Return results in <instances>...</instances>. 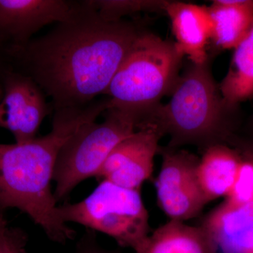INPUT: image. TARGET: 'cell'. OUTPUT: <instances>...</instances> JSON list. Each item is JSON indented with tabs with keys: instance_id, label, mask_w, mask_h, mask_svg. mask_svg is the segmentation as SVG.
I'll use <instances>...</instances> for the list:
<instances>
[{
	"instance_id": "1",
	"label": "cell",
	"mask_w": 253,
	"mask_h": 253,
	"mask_svg": "<svg viewBox=\"0 0 253 253\" xmlns=\"http://www.w3.org/2000/svg\"><path fill=\"white\" fill-rule=\"evenodd\" d=\"M142 31L126 20L108 21L83 1L78 12L7 59L31 78L54 110L83 107L104 94Z\"/></svg>"
},
{
	"instance_id": "2",
	"label": "cell",
	"mask_w": 253,
	"mask_h": 253,
	"mask_svg": "<svg viewBox=\"0 0 253 253\" xmlns=\"http://www.w3.org/2000/svg\"><path fill=\"white\" fill-rule=\"evenodd\" d=\"M109 109V99L83 107L54 110L51 131L23 144H0V208H17L41 226L48 237L64 244L75 231L61 220L51 191L63 145L86 123Z\"/></svg>"
},
{
	"instance_id": "3",
	"label": "cell",
	"mask_w": 253,
	"mask_h": 253,
	"mask_svg": "<svg viewBox=\"0 0 253 253\" xmlns=\"http://www.w3.org/2000/svg\"><path fill=\"white\" fill-rule=\"evenodd\" d=\"M167 104H159L145 121L170 138L168 147L196 145L205 149L226 144L233 133L236 110L226 105L209 61L190 62L179 75Z\"/></svg>"
},
{
	"instance_id": "4",
	"label": "cell",
	"mask_w": 253,
	"mask_h": 253,
	"mask_svg": "<svg viewBox=\"0 0 253 253\" xmlns=\"http://www.w3.org/2000/svg\"><path fill=\"white\" fill-rule=\"evenodd\" d=\"M184 56L174 42L141 31L104 93L109 108L134 113L144 125L163 96L172 92Z\"/></svg>"
},
{
	"instance_id": "5",
	"label": "cell",
	"mask_w": 253,
	"mask_h": 253,
	"mask_svg": "<svg viewBox=\"0 0 253 253\" xmlns=\"http://www.w3.org/2000/svg\"><path fill=\"white\" fill-rule=\"evenodd\" d=\"M63 222L76 223L136 251L149 235V213L140 190L102 179L87 197L58 206Z\"/></svg>"
},
{
	"instance_id": "6",
	"label": "cell",
	"mask_w": 253,
	"mask_h": 253,
	"mask_svg": "<svg viewBox=\"0 0 253 253\" xmlns=\"http://www.w3.org/2000/svg\"><path fill=\"white\" fill-rule=\"evenodd\" d=\"M104 114L103 122L83 125L60 151L53 181L57 202L82 181L96 176L115 147L142 126L140 118L123 110L109 108Z\"/></svg>"
},
{
	"instance_id": "7",
	"label": "cell",
	"mask_w": 253,
	"mask_h": 253,
	"mask_svg": "<svg viewBox=\"0 0 253 253\" xmlns=\"http://www.w3.org/2000/svg\"><path fill=\"white\" fill-rule=\"evenodd\" d=\"M162 156L156 179L158 205L169 220L192 219L208 204L197 176L199 158L179 148L159 149Z\"/></svg>"
},
{
	"instance_id": "8",
	"label": "cell",
	"mask_w": 253,
	"mask_h": 253,
	"mask_svg": "<svg viewBox=\"0 0 253 253\" xmlns=\"http://www.w3.org/2000/svg\"><path fill=\"white\" fill-rule=\"evenodd\" d=\"M82 6L83 1L0 0V56L6 63L42 28L67 21Z\"/></svg>"
},
{
	"instance_id": "9",
	"label": "cell",
	"mask_w": 253,
	"mask_h": 253,
	"mask_svg": "<svg viewBox=\"0 0 253 253\" xmlns=\"http://www.w3.org/2000/svg\"><path fill=\"white\" fill-rule=\"evenodd\" d=\"M0 84L1 127L12 133L17 144L36 139L43 120L53 109L44 91L31 78L11 68L2 73Z\"/></svg>"
},
{
	"instance_id": "10",
	"label": "cell",
	"mask_w": 253,
	"mask_h": 253,
	"mask_svg": "<svg viewBox=\"0 0 253 253\" xmlns=\"http://www.w3.org/2000/svg\"><path fill=\"white\" fill-rule=\"evenodd\" d=\"M162 134L154 125L146 124L115 147L96 177L128 189L140 190L154 170Z\"/></svg>"
},
{
	"instance_id": "11",
	"label": "cell",
	"mask_w": 253,
	"mask_h": 253,
	"mask_svg": "<svg viewBox=\"0 0 253 253\" xmlns=\"http://www.w3.org/2000/svg\"><path fill=\"white\" fill-rule=\"evenodd\" d=\"M201 226L217 253H253V202L224 201L208 214Z\"/></svg>"
},
{
	"instance_id": "12",
	"label": "cell",
	"mask_w": 253,
	"mask_h": 253,
	"mask_svg": "<svg viewBox=\"0 0 253 253\" xmlns=\"http://www.w3.org/2000/svg\"><path fill=\"white\" fill-rule=\"evenodd\" d=\"M166 14L170 20L176 46L190 62L208 61L207 47L212 38V24L208 8L204 6L168 1Z\"/></svg>"
},
{
	"instance_id": "13",
	"label": "cell",
	"mask_w": 253,
	"mask_h": 253,
	"mask_svg": "<svg viewBox=\"0 0 253 253\" xmlns=\"http://www.w3.org/2000/svg\"><path fill=\"white\" fill-rule=\"evenodd\" d=\"M199 159L197 176L208 203L226 197L235 181L241 154L226 144H217L205 149Z\"/></svg>"
},
{
	"instance_id": "14",
	"label": "cell",
	"mask_w": 253,
	"mask_h": 253,
	"mask_svg": "<svg viewBox=\"0 0 253 253\" xmlns=\"http://www.w3.org/2000/svg\"><path fill=\"white\" fill-rule=\"evenodd\" d=\"M212 20L213 45L234 49L253 24V0H216L208 6Z\"/></svg>"
},
{
	"instance_id": "15",
	"label": "cell",
	"mask_w": 253,
	"mask_h": 253,
	"mask_svg": "<svg viewBox=\"0 0 253 253\" xmlns=\"http://www.w3.org/2000/svg\"><path fill=\"white\" fill-rule=\"evenodd\" d=\"M135 253H217L201 226L169 220L149 235Z\"/></svg>"
},
{
	"instance_id": "16",
	"label": "cell",
	"mask_w": 253,
	"mask_h": 253,
	"mask_svg": "<svg viewBox=\"0 0 253 253\" xmlns=\"http://www.w3.org/2000/svg\"><path fill=\"white\" fill-rule=\"evenodd\" d=\"M226 105L237 109L241 103L253 98V24L234 49L226 76L219 84Z\"/></svg>"
},
{
	"instance_id": "17",
	"label": "cell",
	"mask_w": 253,
	"mask_h": 253,
	"mask_svg": "<svg viewBox=\"0 0 253 253\" xmlns=\"http://www.w3.org/2000/svg\"><path fill=\"white\" fill-rule=\"evenodd\" d=\"M101 18L108 21L123 20L126 16L139 12H155L166 10L168 1L157 0H87Z\"/></svg>"
},
{
	"instance_id": "18",
	"label": "cell",
	"mask_w": 253,
	"mask_h": 253,
	"mask_svg": "<svg viewBox=\"0 0 253 253\" xmlns=\"http://www.w3.org/2000/svg\"><path fill=\"white\" fill-rule=\"evenodd\" d=\"M226 201L236 205L253 202V160L251 158L241 156L235 181Z\"/></svg>"
},
{
	"instance_id": "19",
	"label": "cell",
	"mask_w": 253,
	"mask_h": 253,
	"mask_svg": "<svg viewBox=\"0 0 253 253\" xmlns=\"http://www.w3.org/2000/svg\"><path fill=\"white\" fill-rule=\"evenodd\" d=\"M26 240L21 229L11 227L4 214L0 216V253H26Z\"/></svg>"
},
{
	"instance_id": "20",
	"label": "cell",
	"mask_w": 253,
	"mask_h": 253,
	"mask_svg": "<svg viewBox=\"0 0 253 253\" xmlns=\"http://www.w3.org/2000/svg\"><path fill=\"white\" fill-rule=\"evenodd\" d=\"M228 144L234 146V149L241 156L253 160V139H243L233 135L228 141Z\"/></svg>"
},
{
	"instance_id": "21",
	"label": "cell",
	"mask_w": 253,
	"mask_h": 253,
	"mask_svg": "<svg viewBox=\"0 0 253 253\" xmlns=\"http://www.w3.org/2000/svg\"><path fill=\"white\" fill-rule=\"evenodd\" d=\"M76 253H116L111 251H105L101 249L97 245L95 244L94 240L91 239L89 236V233L87 236L82 240L81 244L79 245L78 251Z\"/></svg>"
},
{
	"instance_id": "22",
	"label": "cell",
	"mask_w": 253,
	"mask_h": 253,
	"mask_svg": "<svg viewBox=\"0 0 253 253\" xmlns=\"http://www.w3.org/2000/svg\"><path fill=\"white\" fill-rule=\"evenodd\" d=\"M8 68L7 64L5 62L4 59L0 56V77L1 74Z\"/></svg>"
},
{
	"instance_id": "23",
	"label": "cell",
	"mask_w": 253,
	"mask_h": 253,
	"mask_svg": "<svg viewBox=\"0 0 253 253\" xmlns=\"http://www.w3.org/2000/svg\"><path fill=\"white\" fill-rule=\"evenodd\" d=\"M1 97H0V127H1V124H2V116H3V111H2V109H1Z\"/></svg>"
},
{
	"instance_id": "24",
	"label": "cell",
	"mask_w": 253,
	"mask_h": 253,
	"mask_svg": "<svg viewBox=\"0 0 253 253\" xmlns=\"http://www.w3.org/2000/svg\"><path fill=\"white\" fill-rule=\"evenodd\" d=\"M250 126H251V130H252V131H253V116L252 118H251V122H250Z\"/></svg>"
},
{
	"instance_id": "25",
	"label": "cell",
	"mask_w": 253,
	"mask_h": 253,
	"mask_svg": "<svg viewBox=\"0 0 253 253\" xmlns=\"http://www.w3.org/2000/svg\"><path fill=\"white\" fill-rule=\"evenodd\" d=\"M2 214H4V210L0 208V216L2 215Z\"/></svg>"
},
{
	"instance_id": "26",
	"label": "cell",
	"mask_w": 253,
	"mask_h": 253,
	"mask_svg": "<svg viewBox=\"0 0 253 253\" xmlns=\"http://www.w3.org/2000/svg\"></svg>"
}]
</instances>
